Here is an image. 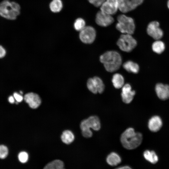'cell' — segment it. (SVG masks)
<instances>
[{"mask_svg": "<svg viewBox=\"0 0 169 169\" xmlns=\"http://www.w3.org/2000/svg\"><path fill=\"white\" fill-rule=\"evenodd\" d=\"M143 139L142 134L136 132L131 127L127 129L121 135L120 140L123 146L128 150L135 149L141 144Z\"/></svg>", "mask_w": 169, "mask_h": 169, "instance_id": "cell-1", "label": "cell"}, {"mask_svg": "<svg viewBox=\"0 0 169 169\" xmlns=\"http://www.w3.org/2000/svg\"><path fill=\"white\" fill-rule=\"evenodd\" d=\"M100 60L103 64L105 69L110 72L118 70L122 63L121 55L114 51L105 52L100 56Z\"/></svg>", "mask_w": 169, "mask_h": 169, "instance_id": "cell-2", "label": "cell"}, {"mask_svg": "<svg viewBox=\"0 0 169 169\" xmlns=\"http://www.w3.org/2000/svg\"><path fill=\"white\" fill-rule=\"evenodd\" d=\"M20 7L16 2L4 0L0 3V16L6 19L14 20L19 14Z\"/></svg>", "mask_w": 169, "mask_h": 169, "instance_id": "cell-3", "label": "cell"}, {"mask_svg": "<svg viewBox=\"0 0 169 169\" xmlns=\"http://www.w3.org/2000/svg\"><path fill=\"white\" fill-rule=\"evenodd\" d=\"M117 19L118 23L116 24V27L118 31L123 33L131 35L134 33L135 25L131 18L121 14L118 16Z\"/></svg>", "mask_w": 169, "mask_h": 169, "instance_id": "cell-4", "label": "cell"}, {"mask_svg": "<svg viewBox=\"0 0 169 169\" xmlns=\"http://www.w3.org/2000/svg\"><path fill=\"white\" fill-rule=\"evenodd\" d=\"M117 44L122 51L129 52L136 46L137 42L131 34L121 35L117 42Z\"/></svg>", "mask_w": 169, "mask_h": 169, "instance_id": "cell-5", "label": "cell"}, {"mask_svg": "<svg viewBox=\"0 0 169 169\" xmlns=\"http://www.w3.org/2000/svg\"><path fill=\"white\" fill-rule=\"evenodd\" d=\"M96 32L95 29L90 26H85L80 31L79 37L83 43L86 44L92 43L95 39Z\"/></svg>", "mask_w": 169, "mask_h": 169, "instance_id": "cell-6", "label": "cell"}, {"mask_svg": "<svg viewBox=\"0 0 169 169\" xmlns=\"http://www.w3.org/2000/svg\"><path fill=\"white\" fill-rule=\"evenodd\" d=\"M147 32L149 36L156 40H159L163 36V32L159 27V23L156 21L151 22L149 24Z\"/></svg>", "mask_w": 169, "mask_h": 169, "instance_id": "cell-7", "label": "cell"}, {"mask_svg": "<svg viewBox=\"0 0 169 169\" xmlns=\"http://www.w3.org/2000/svg\"><path fill=\"white\" fill-rule=\"evenodd\" d=\"M95 22L99 26L106 27L112 23L114 19L111 15L100 11H98L96 14Z\"/></svg>", "mask_w": 169, "mask_h": 169, "instance_id": "cell-8", "label": "cell"}, {"mask_svg": "<svg viewBox=\"0 0 169 169\" xmlns=\"http://www.w3.org/2000/svg\"><path fill=\"white\" fill-rule=\"evenodd\" d=\"M118 8V0H106L100 8L101 11L110 15L115 14Z\"/></svg>", "mask_w": 169, "mask_h": 169, "instance_id": "cell-9", "label": "cell"}, {"mask_svg": "<svg viewBox=\"0 0 169 169\" xmlns=\"http://www.w3.org/2000/svg\"><path fill=\"white\" fill-rule=\"evenodd\" d=\"M135 94V91L132 90L131 86L129 84H124L122 88L121 93L123 101L125 104L130 103L133 100Z\"/></svg>", "mask_w": 169, "mask_h": 169, "instance_id": "cell-10", "label": "cell"}, {"mask_svg": "<svg viewBox=\"0 0 169 169\" xmlns=\"http://www.w3.org/2000/svg\"><path fill=\"white\" fill-rule=\"evenodd\" d=\"M24 99L30 107L33 109L37 108L41 103V100L39 95L34 93L26 94L24 95Z\"/></svg>", "mask_w": 169, "mask_h": 169, "instance_id": "cell-11", "label": "cell"}, {"mask_svg": "<svg viewBox=\"0 0 169 169\" xmlns=\"http://www.w3.org/2000/svg\"><path fill=\"white\" fill-rule=\"evenodd\" d=\"M157 95L160 99L165 100L169 98V85L162 83L157 84L155 87Z\"/></svg>", "mask_w": 169, "mask_h": 169, "instance_id": "cell-12", "label": "cell"}, {"mask_svg": "<svg viewBox=\"0 0 169 169\" xmlns=\"http://www.w3.org/2000/svg\"><path fill=\"white\" fill-rule=\"evenodd\" d=\"M162 122L161 118L158 116L155 115L151 117L148 122L149 129L152 132H156L161 128Z\"/></svg>", "mask_w": 169, "mask_h": 169, "instance_id": "cell-13", "label": "cell"}, {"mask_svg": "<svg viewBox=\"0 0 169 169\" xmlns=\"http://www.w3.org/2000/svg\"><path fill=\"white\" fill-rule=\"evenodd\" d=\"M118 8L123 13L134 9L131 0H118Z\"/></svg>", "mask_w": 169, "mask_h": 169, "instance_id": "cell-14", "label": "cell"}, {"mask_svg": "<svg viewBox=\"0 0 169 169\" xmlns=\"http://www.w3.org/2000/svg\"><path fill=\"white\" fill-rule=\"evenodd\" d=\"M106 161L109 165L115 166L121 162V159L117 153L115 152H112L107 156Z\"/></svg>", "mask_w": 169, "mask_h": 169, "instance_id": "cell-15", "label": "cell"}, {"mask_svg": "<svg viewBox=\"0 0 169 169\" xmlns=\"http://www.w3.org/2000/svg\"><path fill=\"white\" fill-rule=\"evenodd\" d=\"M80 128L83 136L86 138L91 137L93 133L90 130L87 119L83 120L80 124Z\"/></svg>", "mask_w": 169, "mask_h": 169, "instance_id": "cell-16", "label": "cell"}, {"mask_svg": "<svg viewBox=\"0 0 169 169\" xmlns=\"http://www.w3.org/2000/svg\"><path fill=\"white\" fill-rule=\"evenodd\" d=\"M87 119L91 128L95 131H98L100 129L101 123L100 119L97 116H91Z\"/></svg>", "mask_w": 169, "mask_h": 169, "instance_id": "cell-17", "label": "cell"}, {"mask_svg": "<svg viewBox=\"0 0 169 169\" xmlns=\"http://www.w3.org/2000/svg\"><path fill=\"white\" fill-rule=\"evenodd\" d=\"M123 67L127 71L134 74L138 73L139 70V65L131 61L125 62L123 64Z\"/></svg>", "mask_w": 169, "mask_h": 169, "instance_id": "cell-18", "label": "cell"}, {"mask_svg": "<svg viewBox=\"0 0 169 169\" xmlns=\"http://www.w3.org/2000/svg\"><path fill=\"white\" fill-rule=\"evenodd\" d=\"M112 81L114 86L116 89H119L124 85V79L120 74L116 73L113 76Z\"/></svg>", "mask_w": 169, "mask_h": 169, "instance_id": "cell-19", "label": "cell"}, {"mask_svg": "<svg viewBox=\"0 0 169 169\" xmlns=\"http://www.w3.org/2000/svg\"><path fill=\"white\" fill-rule=\"evenodd\" d=\"M143 155L145 159L152 164H155L158 161V156L154 151L146 150Z\"/></svg>", "mask_w": 169, "mask_h": 169, "instance_id": "cell-20", "label": "cell"}, {"mask_svg": "<svg viewBox=\"0 0 169 169\" xmlns=\"http://www.w3.org/2000/svg\"><path fill=\"white\" fill-rule=\"evenodd\" d=\"M74 136L72 132L69 130L64 131L61 136L62 141L64 143L69 144L71 143L74 140Z\"/></svg>", "mask_w": 169, "mask_h": 169, "instance_id": "cell-21", "label": "cell"}, {"mask_svg": "<svg viewBox=\"0 0 169 169\" xmlns=\"http://www.w3.org/2000/svg\"><path fill=\"white\" fill-rule=\"evenodd\" d=\"M63 7V3L61 0H53L49 4L51 11L57 13L60 12Z\"/></svg>", "mask_w": 169, "mask_h": 169, "instance_id": "cell-22", "label": "cell"}, {"mask_svg": "<svg viewBox=\"0 0 169 169\" xmlns=\"http://www.w3.org/2000/svg\"><path fill=\"white\" fill-rule=\"evenodd\" d=\"M64 164L63 161L56 160L48 164L44 168V169H62L64 168Z\"/></svg>", "mask_w": 169, "mask_h": 169, "instance_id": "cell-23", "label": "cell"}, {"mask_svg": "<svg viewBox=\"0 0 169 169\" xmlns=\"http://www.w3.org/2000/svg\"><path fill=\"white\" fill-rule=\"evenodd\" d=\"M152 47L154 52L158 54H160L164 51L165 45L163 42L158 40L153 43Z\"/></svg>", "mask_w": 169, "mask_h": 169, "instance_id": "cell-24", "label": "cell"}, {"mask_svg": "<svg viewBox=\"0 0 169 169\" xmlns=\"http://www.w3.org/2000/svg\"><path fill=\"white\" fill-rule=\"evenodd\" d=\"M93 78L95 83L98 93L100 94L102 93L105 89V86L103 81L100 78L97 76L94 77Z\"/></svg>", "mask_w": 169, "mask_h": 169, "instance_id": "cell-25", "label": "cell"}, {"mask_svg": "<svg viewBox=\"0 0 169 169\" xmlns=\"http://www.w3.org/2000/svg\"><path fill=\"white\" fill-rule=\"evenodd\" d=\"M87 85L88 90L93 94H96L98 93L96 85L93 78L88 79Z\"/></svg>", "mask_w": 169, "mask_h": 169, "instance_id": "cell-26", "label": "cell"}, {"mask_svg": "<svg viewBox=\"0 0 169 169\" xmlns=\"http://www.w3.org/2000/svg\"><path fill=\"white\" fill-rule=\"evenodd\" d=\"M85 23L84 20L82 18L77 19L74 23V28L77 31H80L85 27Z\"/></svg>", "mask_w": 169, "mask_h": 169, "instance_id": "cell-27", "label": "cell"}, {"mask_svg": "<svg viewBox=\"0 0 169 169\" xmlns=\"http://www.w3.org/2000/svg\"><path fill=\"white\" fill-rule=\"evenodd\" d=\"M8 150L7 147L3 145H0V158L4 159L7 156Z\"/></svg>", "mask_w": 169, "mask_h": 169, "instance_id": "cell-28", "label": "cell"}, {"mask_svg": "<svg viewBox=\"0 0 169 169\" xmlns=\"http://www.w3.org/2000/svg\"><path fill=\"white\" fill-rule=\"evenodd\" d=\"M28 158V154L26 152H20L18 154V158L20 162L22 163L26 162Z\"/></svg>", "mask_w": 169, "mask_h": 169, "instance_id": "cell-29", "label": "cell"}, {"mask_svg": "<svg viewBox=\"0 0 169 169\" xmlns=\"http://www.w3.org/2000/svg\"><path fill=\"white\" fill-rule=\"evenodd\" d=\"M144 0H131L134 9L141 5Z\"/></svg>", "mask_w": 169, "mask_h": 169, "instance_id": "cell-30", "label": "cell"}, {"mask_svg": "<svg viewBox=\"0 0 169 169\" xmlns=\"http://www.w3.org/2000/svg\"><path fill=\"white\" fill-rule=\"evenodd\" d=\"M13 97L17 102H21L23 99V97L17 92L14 93Z\"/></svg>", "mask_w": 169, "mask_h": 169, "instance_id": "cell-31", "label": "cell"}, {"mask_svg": "<svg viewBox=\"0 0 169 169\" xmlns=\"http://www.w3.org/2000/svg\"><path fill=\"white\" fill-rule=\"evenodd\" d=\"M6 54V51L5 49L1 45H0V58L4 57Z\"/></svg>", "mask_w": 169, "mask_h": 169, "instance_id": "cell-32", "label": "cell"}, {"mask_svg": "<svg viewBox=\"0 0 169 169\" xmlns=\"http://www.w3.org/2000/svg\"><path fill=\"white\" fill-rule=\"evenodd\" d=\"M14 97L12 96H10L8 98V101L11 103L13 104L15 102Z\"/></svg>", "mask_w": 169, "mask_h": 169, "instance_id": "cell-33", "label": "cell"}, {"mask_svg": "<svg viewBox=\"0 0 169 169\" xmlns=\"http://www.w3.org/2000/svg\"><path fill=\"white\" fill-rule=\"evenodd\" d=\"M117 168L120 169H131V168L129 166H120V167H119Z\"/></svg>", "mask_w": 169, "mask_h": 169, "instance_id": "cell-34", "label": "cell"}, {"mask_svg": "<svg viewBox=\"0 0 169 169\" xmlns=\"http://www.w3.org/2000/svg\"><path fill=\"white\" fill-rule=\"evenodd\" d=\"M90 3L94 4L96 0H88Z\"/></svg>", "mask_w": 169, "mask_h": 169, "instance_id": "cell-35", "label": "cell"}, {"mask_svg": "<svg viewBox=\"0 0 169 169\" xmlns=\"http://www.w3.org/2000/svg\"><path fill=\"white\" fill-rule=\"evenodd\" d=\"M167 5V7L169 9V0H168V1Z\"/></svg>", "mask_w": 169, "mask_h": 169, "instance_id": "cell-36", "label": "cell"}]
</instances>
